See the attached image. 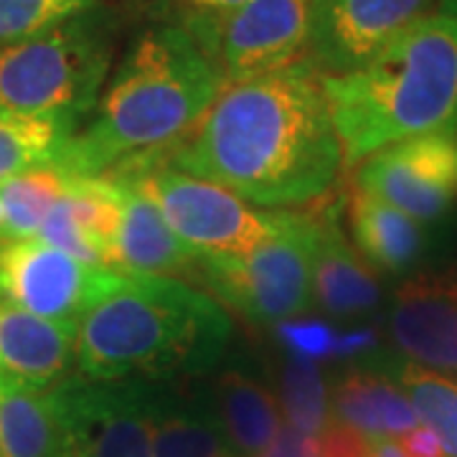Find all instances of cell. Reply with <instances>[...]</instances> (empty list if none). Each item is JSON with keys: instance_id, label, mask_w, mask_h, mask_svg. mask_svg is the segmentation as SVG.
I'll use <instances>...</instances> for the list:
<instances>
[{"instance_id": "1", "label": "cell", "mask_w": 457, "mask_h": 457, "mask_svg": "<svg viewBox=\"0 0 457 457\" xmlns=\"http://www.w3.org/2000/svg\"><path fill=\"white\" fill-rule=\"evenodd\" d=\"M168 165L213 180L262 209L326 198L343 147L320 74L308 62L224 82Z\"/></svg>"}, {"instance_id": "2", "label": "cell", "mask_w": 457, "mask_h": 457, "mask_svg": "<svg viewBox=\"0 0 457 457\" xmlns=\"http://www.w3.org/2000/svg\"><path fill=\"white\" fill-rule=\"evenodd\" d=\"M224 87L191 29L155 26L114 69L84 130L59 158L69 176H99L114 165L180 145Z\"/></svg>"}, {"instance_id": "3", "label": "cell", "mask_w": 457, "mask_h": 457, "mask_svg": "<svg viewBox=\"0 0 457 457\" xmlns=\"http://www.w3.org/2000/svg\"><path fill=\"white\" fill-rule=\"evenodd\" d=\"M231 341L227 308L183 279L117 272L77 323L74 366L87 378H194Z\"/></svg>"}, {"instance_id": "4", "label": "cell", "mask_w": 457, "mask_h": 457, "mask_svg": "<svg viewBox=\"0 0 457 457\" xmlns=\"http://www.w3.org/2000/svg\"><path fill=\"white\" fill-rule=\"evenodd\" d=\"M320 82L348 168L409 137L457 132V21L429 13L369 64Z\"/></svg>"}, {"instance_id": "5", "label": "cell", "mask_w": 457, "mask_h": 457, "mask_svg": "<svg viewBox=\"0 0 457 457\" xmlns=\"http://www.w3.org/2000/svg\"><path fill=\"white\" fill-rule=\"evenodd\" d=\"M110 64V29L95 11L0 46V114L49 120L77 132L97 107Z\"/></svg>"}, {"instance_id": "6", "label": "cell", "mask_w": 457, "mask_h": 457, "mask_svg": "<svg viewBox=\"0 0 457 457\" xmlns=\"http://www.w3.org/2000/svg\"><path fill=\"white\" fill-rule=\"evenodd\" d=\"M168 153L132 158L110 170L140 180L163 212L168 227L196 257L246 254L282 231L290 212L257 209L213 180L168 165Z\"/></svg>"}, {"instance_id": "7", "label": "cell", "mask_w": 457, "mask_h": 457, "mask_svg": "<svg viewBox=\"0 0 457 457\" xmlns=\"http://www.w3.org/2000/svg\"><path fill=\"white\" fill-rule=\"evenodd\" d=\"M312 212H290L278 237L246 254L198 257L194 278L249 323H285L312 305Z\"/></svg>"}, {"instance_id": "8", "label": "cell", "mask_w": 457, "mask_h": 457, "mask_svg": "<svg viewBox=\"0 0 457 457\" xmlns=\"http://www.w3.org/2000/svg\"><path fill=\"white\" fill-rule=\"evenodd\" d=\"M155 381L77 374L51 386L64 432L62 457H153Z\"/></svg>"}, {"instance_id": "9", "label": "cell", "mask_w": 457, "mask_h": 457, "mask_svg": "<svg viewBox=\"0 0 457 457\" xmlns=\"http://www.w3.org/2000/svg\"><path fill=\"white\" fill-rule=\"evenodd\" d=\"M312 21L315 0H249L191 31L224 82H234L308 62Z\"/></svg>"}, {"instance_id": "10", "label": "cell", "mask_w": 457, "mask_h": 457, "mask_svg": "<svg viewBox=\"0 0 457 457\" xmlns=\"http://www.w3.org/2000/svg\"><path fill=\"white\" fill-rule=\"evenodd\" d=\"M114 270L66 254L41 237L0 246V300L62 326L77 328Z\"/></svg>"}, {"instance_id": "11", "label": "cell", "mask_w": 457, "mask_h": 457, "mask_svg": "<svg viewBox=\"0 0 457 457\" xmlns=\"http://www.w3.org/2000/svg\"><path fill=\"white\" fill-rule=\"evenodd\" d=\"M356 186L420 224L445 219L457 201V132L381 147L356 170Z\"/></svg>"}, {"instance_id": "12", "label": "cell", "mask_w": 457, "mask_h": 457, "mask_svg": "<svg viewBox=\"0 0 457 457\" xmlns=\"http://www.w3.org/2000/svg\"><path fill=\"white\" fill-rule=\"evenodd\" d=\"M435 0H315L308 64L320 77H338L374 56L429 16Z\"/></svg>"}, {"instance_id": "13", "label": "cell", "mask_w": 457, "mask_h": 457, "mask_svg": "<svg viewBox=\"0 0 457 457\" xmlns=\"http://www.w3.org/2000/svg\"><path fill=\"white\" fill-rule=\"evenodd\" d=\"M389 336L404 361L457 378V272L407 279L394 293Z\"/></svg>"}, {"instance_id": "14", "label": "cell", "mask_w": 457, "mask_h": 457, "mask_svg": "<svg viewBox=\"0 0 457 457\" xmlns=\"http://www.w3.org/2000/svg\"><path fill=\"white\" fill-rule=\"evenodd\" d=\"M122 191L107 173L69 176L38 237L95 267H117Z\"/></svg>"}, {"instance_id": "15", "label": "cell", "mask_w": 457, "mask_h": 457, "mask_svg": "<svg viewBox=\"0 0 457 457\" xmlns=\"http://www.w3.org/2000/svg\"><path fill=\"white\" fill-rule=\"evenodd\" d=\"M341 204L312 209V303L333 318H356L374 311L381 287L353 242H348L341 221Z\"/></svg>"}, {"instance_id": "16", "label": "cell", "mask_w": 457, "mask_h": 457, "mask_svg": "<svg viewBox=\"0 0 457 457\" xmlns=\"http://www.w3.org/2000/svg\"><path fill=\"white\" fill-rule=\"evenodd\" d=\"M122 191V221L117 237V272L161 275V278H194L198 257L168 227L163 212L143 188V183L107 170Z\"/></svg>"}, {"instance_id": "17", "label": "cell", "mask_w": 457, "mask_h": 457, "mask_svg": "<svg viewBox=\"0 0 457 457\" xmlns=\"http://www.w3.org/2000/svg\"><path fill=\"white\" fill-rule=\"evenodd\" d=\"M77 328L0 300V384L46 392L74 366Z\"/></svg>"}, {"instance_id": "18", "label": "cell", "mask_w": 457, "mask_h": 457, "mask_svg": "<svg viewBox=\"0 0 457 457\" xmlns=\"http://www.w3.org/2000/svg\"><path fill=\"white\" fill-rule=\"evenodd\" d=\"M153 457H234L212 389L186 386L180 378L155 381Z\"/></svg>"}, {"instance_id": "19", "label": "cell", "mask_w": 457, "mask_h": 457, "mask_svg": "<svg viewBox=\"0 0 457 457\" xmlns=\"http://www.w3.org/2000/svg\"><path fill=\"white\" fill-rule=\"evenodd\" d=\"M333 425L371 440H399L420 425L407 392L392 374L376 369H345L328 389Z\"/></svg>"}, {"instance_id": "20", "label": "cell", "mask_w": 457, "mask_h": 457, "mask_svg": "<svg viewBox=\"0 0 457 457\" xmlns=\"http://www.w3.org/2000/svg\"><path fill=\"white\" fill-rule=\"evenodd\" d=\"M212 399L234 457L262 455L285 429L278 394L245 369L216 376Z\"/></svg>"}, {"instance_id": "21", "label": "cell", "mask_w": 457, "mask_h": 457, "mask_svg": "<svg viewBox=\"0 0 457 457\" xmlns=\"http://www.w3.org/2000/svg\"><path fill=\"white\" fill-rule=\"evenodd\" d=\"M353 246L371 270L402 275L414 267L425 249L422 224L386 201L353 186L345 196Z\"/></svg>"}, {"instance_id": "22", "label": "cell", "mask_w": 457, "mask_h": 457, "mask_svg": "<svg viewBox=\"0 0 457 457\" xmlns=\"http://www.w3.org/2000/svg\"><path fill=\"white\" fill-rule=\"evenodd\" d=\"M64 432L51 389L0 384V457H62Z\"/></svg>"}, {"instance_id": "23", "label": "cell", "mask_w": 457, "mask_h": 457, "mask_svg": "<svg viewBox=\"0 0 457 457\" xmlns=\"http://www.w3.org/2000/svg\"><path fill=\"white\" fill-rule=\"evenodd\" d=\"M66 170L44 165L0 183V246L38 237L41 224L62 198Z\"/></svg>"}, {"instance_id": "24", "label": "cell", "mask_w": 457, "mask_h": 457, "mask_svg": "<svg viewBox=\"0 0 457 457\" xmlns=\"http://www.w3.org/2000/svg\"><path fill=\"white\" fill-rule=\"evenodd\" d=\"M74 132L49 120L0 114V183L44 165H56Z\"/></svg>"}, {"instance_id": "25", "label": "cell", "mask_w": 457, "mask_h": 457, "mask_svg": "<svg viewBox=\"0 0 457 457\" xmlns=\"http://www.w3.org/2000/svg\"><path fill=\"white\" fill-rule=\"evenodd\" d=\"M396 384L407 392L420 425L429 427L447 457H457V384L447 376L427 371L414 363H396Z\"/></svg>"}, {"instance_id": "26", "label": "cell", "mask_w": 457, "mask_h": 457, "mask_svg": "<svg viewBox=\"0 0 457 457\" xmlns=\"http://www.w3.org/2000/svg\"><path fill=\"white\" fill-rule=\"evenodd\" d=\"M278 402L287 427L305 437L318 440L330 425L328 386L315 361L303 356L282 361Z\"/></svg>"}, {"instance_id": "27", "label": "cell", "mask_w": 457, "mask_h": 457, "mask_svg": "<svg viewBox=\"0 0 457 457\" xmlns=\"http://www.w3.org/2000/svg\"><path fill=\"white\" fill-rule=\"evenodd\" d=\"M99 0H0V46L49 31L69 18L95 11Z\"/></svg>"}, {"instance_id": "28", "label": "cell", "mask_w": 457, "mask_h": 457, "mask_svg": "<svg viewBox=\"0 0 457 457\" xmlns=\"http://www.w3.org/2000/svg\"><path fill=\"white\" fill-rule=\"evenodd\" d=\"M257 457H323L320 455V447H318V440L312 437H305L300 432H295L290 427L285 425V429L279 432V437L272 442L270 450H264L262 455Z\"/></svg>"}, {"instance_id": "29", "label": "cell", "mask_w": 457, "mask_h": 457, "mask_svg": "<svg viewBox=\"0 0 457 457\" xmlns=\"http://www.w3.org/2000/svg\"><path fill=\"white\" fill-rule=\"evenodd\" d=\"M201 18H219L227 16L231 11L242 8L249 0H186Z\"/></svg>"}, {"instance_id": "30", "label": "cell", "mask_w": 457, "mask_h": 457, "mask_svg": "<svg viewBox=\"0 0 457 457\" xmlns=\"http://www.w3.org/2000/svg\"><path fill=\"white\" fill-rule=\"evenodd\" d=\"M363 457H407L394 440H371Z\"/></svg>"}, {"instance_id": "31", "label": "cell", "mask_w": 457, "mask_h": 457, "mask_svg": "<svg viewBox=\"0 0 457 457\" xmlns=\"http://www.w3.org/2000/svg\"><path fill=\"white\" fill-rule=\"evenodd\" d=\"M440 13L457 21V0H440Z\"/></svg>"}]
</instances>
